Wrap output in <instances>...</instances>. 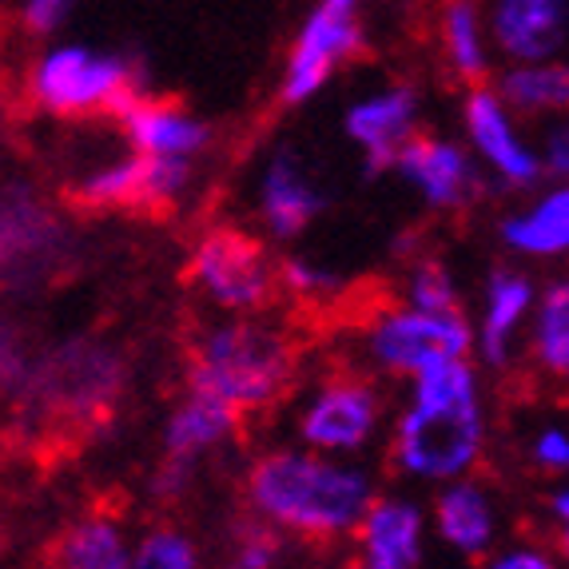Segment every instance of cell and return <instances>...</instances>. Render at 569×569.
Wrapping results in <instances>:
<instances>
[{"mask_svg":"<svg viewBox=\"0 0 569 569\" xmlns=\"http://www.w3.org/2000/svg\"><path fill=\"white\" fill-rule=\"evenodd\" d=\"M561 558L569 561V526H561Z\"/></svg>","mask_w":569,"mask_h":569,"instance_id":"obj_38","label":"cell"},{"mask_svg":"<svg viewBox=\"0 0 569 569\" xmlns=\"http://www.w3.org/2000/svg\"><path fill=\"white\" fill-rule=\"evenodd\" d=\"M299 438L319 455L355 458L375 442L382 427V395L367 375H327L299 407Z\"/></svg>","mask_w":569,"mask_h":569,"instance_id":"obj_8","label":"cell"},{"mask_svg":"<svg viewBox=\"0 0 569 569\" xmlns=\"http://www.w3.org/2000/svg\"><path fill=\"white\" fill-rule=\"evenodd\" d=\"M435 530L442 538V546L462 558L478 561L493 550V538H498V518H493L490 493L478 482H442L435 498Z\"/></svg>","mask_w":569,"mask_h":569,"instance_id":"obj_19","label":"cell"},{"mask_svg":"<svg viewBox=\"0 0 569 569\" xmlns=\"http://www.w3.org/2000/svg\"><path fill=\"white\" fill-rule=\"evenodd\" d=\"M4 379H12V359H9V339L0 331V382Z\"/></svg>","mask_w":569,"mask_h":569,"instance_id":"obj_37","label":"cell"},{"mask_svg":"<svg viewBox=\"0 0 569 569\" xmlns=\"http://www.w3.org/2000/svg\"><path fill=\"white\" fill-rule=\"evenodd\" d=\"M355 538H359V569H418L427 553V510L399 493L375 498Z\"/></svg>","mask_w":569,"mask_h":569,"instance_id":"obj_17","label":"cell"},{"mask_svg":"<svg viewBox=\"0 0 569 569\" xmlns=\"http://www.w3.org/2000/svg\"><path fill=\"white\" fill-rule=\"evenodd\" d=\"M402 303L418 307V311H435V315L462 311L455 276H450V267L435 256H418L415 263H410L407 283H402Z\"/></svg>","mask_w":569,"mask_h":569,"instance_id":"obj_27","label":"cell"},{"mask_svg":"<svg viewBox=\"0 0 569 569\" xmlns=\"http://www.w3.org/2000/svg\"><path fill=\"white\" fill-rule=\"evenodd\" d=\"M342 136L359 148L367 176L395 171V160L418 136V92L410 84H382L342 112Z\"/></svg>","mask_w":569,"mask_h":569,"instance_id":"obj_13","label":"cell"},{"mask_svg":"<svg viewBox=\"0 0 569 569\" xmlns=\"http://www.w3.org/2000/svg\"><path fill=\"white\" fill-rule=\"evenodd\" d=\"M72 200L92 211H152V168H148V156L128 148L123 156H112V160L88 168L72 183Z\"/></svg>","mask_w":569,"mask_h":569,"instance_id":"obj_21","label":"cell"},{"mask_svg":"<svg viewBox=\"0 0 569 569\" xmlns=\"http://www.w3.org/2000/svg\"><path fill=\"white\" fill-rule=\"evenodd\" d=\"M530 359L550 382L569 387V279H558L538 295L530 323Z\"/></svg>","mask_w":569,"mask_h":569,"instance_id":"obj_26","label":"cell"},{"mask_svg":"<svg viewBox=\"0 0 569 569\" xmlns=\"http://www.w3.org/2000/svg\"><path fill=\"white\" fill-rule=\"evenodd\" d=\"M295 379V342L267 319H223L196 335L188 351V390H203L239 415L267 410Z\"/></svg>","mask_w":569,"mask_h":569,"instance_id":"obj_3","label":"cell"},{"mask_svg":"<svg viewBox=\"0 0 569 569\" xmlns=\"http://www.w3.org/2000/svg\"><path fill=\"white\" fill-rule=\"evenodd\" d=\"M530 455H533V462H538L541 470H553V475H561V470H569V435H566V430H558V427L538 430Z\"/></svg>","mask_w":569,"mask_h":569,"instance_id":"obj_33","label":"cell"},{"mask_svg":"<svg viewBox=\"0 0 569 569\" xmlns=\"http://www.w3.org/2000/svg\"><path fill=\"white\" fill-rule=\"evenodd\" d=\"M256 211L263 219L267 236L279 243L299 239L327 211V188L315 180V171L307 168L299 148L279 143L263 160L256 180Z\"/></svg>","mask_w":569,"mask_h":569,"instance_id":"obj_12","label":"cell"},{"mask_svg":"<svg viewBox=\"0 0 569 569\" xmlns=\"http://www.w3.org/2000/svg\"><path fill=\"white\" fill-rule=\"evenodd\" d=\"M550 510H553V518H558L561 526H569V486H561L558 493L550 498Z\"/></svg>","mask_w":569,"mask_h":569,"instance_id":"obj_36","label":"cell"},{"mask_svg":"<svg viewBox=\"0 0 569 569\" xmlns=\"http://www.w3.org/2000/svg\"><path fill=\"white\" fill-rule=\"evenodd\" d=\"M533 291L530 276L513 271V267H493L482 291V315L475 327V351L486 367H506L513 355V339L522 331L526 315L533 311Z\"/></svg>","mask_w":569,"mask_h":569,"instance_id":"obj_18","label":"cell"},{"mask_svg":"<svg viewBox=\"0 0 569 569\" xmlns=\"http://www.w3.org/2000/svg\"><path fill=\"white\" fill-rule=\"evenodd\" d=\"M259 522V518H256ZM283 558V546H279L276 526H251L243 538L236 541V553H231V569H276Z\"/></svg>","mask_w":569,"mask_h":569,"instance_id":"obj_30","label":"cell"},{"mask_svg":"<svg viewBox=\"0 0 569 569\" xmlns=\"http://www.w3.org/2000/svg\"><path fill=\"white\" fill-rule=\"evenodd\" d=\"M279 287L303 303H327V299L342 295V279L315 256H287L279 263Z\"/></svg>","mask_w":569,"mask_h":569,"instance_id":"obj_29","label":"cell"},{"mask_svg":"<svg viewBox=\"0 0 569 569\" xmlns=\"http://www.w3.org/2000/svg\"><path fill=\"white\" fill-rule=\"evenodd\" d=\"M191 475H196V462H183V458L163 455V466L152 478V493L156 498H163V502H176V498L191 486Z\"/></svg>","mask_w":569,"mask_h":569,"instance_id":"obj_34","label":"cell"},{"mask_svg":"<svg viewBox=\"0 0 569 569\" xmlns=\"http://www.w3.org/2000/svg\"><path fill=\"white\" fill-rule=\"evenodd\" d=\"M541 168L558 183H569V116L550 123V132L541 136Z\"/></svg>","mask_w":569,"mask_h":569,"instance_id":"obj_32","label":"cell"},{"mask_svg":"<svg viewBox=\"0 0 569 569\" xmlns=\"http://www.w3.org/2000/svg\"><path fill=\"white\" fill-rule=\"evenodd\" d=\"M116 123H120L128 148L140 156H152V160L200 163L211 152V140H216V128L200 112H191L176 100H160L152 92H140L136 100H128Z\"/></svg>","mask_w":569,"mask_h":569,"instance_id":"obj_15","label":"cell"},{"mask_svg":"<svg viewBox=\"0 0 569 569\" xmlns=\"http://www.w3.org/2000/svg\"><path fill=\"white\" fill-rule=\"evenodd\" d=\"M502 243L518 256L553 259L569 251V183H558L530 208L502 219Z\"/></svg>","mask_w":569,"mask_h":569,"instance_id":"obj_23","label":"cell"},{"mask_svg":"<svg viewBox=\"0 0 569 569\" xmlns=\"http://www.w3.org/2000/svg\"><path fill=\"white\" fill-rule=\"evenodd\" d=\"M80 0H17V20L29 37H57Z\"/></svg>","mask_w":569,"mask_h":569,"instance_id":"obj_31","label":"cell"},{"mask_svg":"<svg viewBox=\"0 0 569 569\" xmlns=\"http://www.w3.org/2000/svg\"><path fill=\"white\" fill-rule=\"evenodd\" d=\"M123 382V362L108 347L96 342H64L52 355L29 367V379L20 382L32 402H40L52 415L92 418L116 399Z\"/></svg>","mask_w":569,"mask_h":569,"instance_id":"obj_9","label":"cell"},{"mask_svg":"<svg viewBox=\"0 0 569 569\" xmlns=\"http://www.w3.org/2000/svg\"><path fill=\"white\" fill-rule=\"evenodd\" d=\"M482 569H558V566H553L550 553L533 550V546H513V550L493 553Z\"/></svg>","mask_w":569,"mask_h":569,"instance_id":"obj_35","label":"cell"},{"mask_svg":"<svg viewBox=\"0 0 569 569\" xmlns=\"http://www.w3.org/2000/svg\"><path fill=\"white\" fill-rule=\"evenodd\" d=\"M399 180L418 191L430 211H466L482 196V171L470 160L462 143L447 136L418 132L395 160Z\"/></svg>","mask_w":569,"mask_h":569,"instance_id":"obj_14","label":"cell"},{"mask_svg":"<svg viewBox=\"0 0 569 569\" xmlns=\"http://www.w3.org/2000/svg\"><path fill=\"white\" fill-rule=\"evenodd\" d=\"M29 100L57 120H92L120 116L128 100L148 92L143 64L116 48L84 44V40H48L29 64Z\"/></svg>","mask_w":569,"mask_h":569,"instance_id":"obj_4","label":"cell"},{"mask_svg":"<svg viewBox=\"0 0 569 569\" xmlns=\"http://www.w3.org/2000/svg\"><path fill=\"white\" fill-rule=\"evenodd\" d=\"M482 447V382L470 359H442L418 370L390 438V458L399 475L415 482H455L475 470Z\"/></svg>","mask_w":569,"mask_h":569,"instance_id":"obj_2","label":"cell"},{"mask_svg":"<svg viewBox=\"0 0 569 569\" xmlns=\"http://www.w3.org/2000/svg\"><path fill=\"white\" fill-rule=\"evenodd\" d=\"M239 418L243 415L231 410L228 402L211 399L203 390H188L163 422V455L200 466V458H208L236 435Z\"/></svg>","mask_w":569,"mask_h":569,"instance_id":"obj_20","label":"cell"},{"mask_svg":"<svg viewBox=\"0 0 569 569\" xmlns=\"http://www.w3.org/2000/svg\"><path fill=\"white\" fill-rule=\"evenodd\" d=\"M462 128L470 148L478 152L482 168L490 171L493 180H502L506 188H533L546 176L541 168V152H533L530 143L522 140L513 112L506 104L498 88H470L462 100Z\"/></svg>","mask_w":569,"mask_h":569,"instance_id":"obj_11","label":"cell"},{"mask_svg":"<svg viewBox=\"0 0 569 569\" xmlns=\"http://www.w3.org/2000/svg\"><path fill=\"white\" fill-rule=\"evenodd\" d=\"M438 37H442V57H447V68L455 72V80L478 88L490 77L493 44L478 0H442Z\"/></svg>","mask_w":569,"mask_h":569,"instance_id":"obj_22","label":"cell"},{"mask_svg":"<svg viewBox=\"0 0 569 569\" xmlns=\"http://www.w3.org/2000/svg\"><path fill=\"white\" fill-rule=\"evenodd\" d=\"M475 347V327L462 311L435 315L418 311V307H382L370 315L367 331H362V351L370 367L395 379H415L418 370L442 359H466Z\"/></svg>","mask_w":569,"mask_h":569,"instance_id":"obj_6","label":"cell"},{"mask_svg":"<svg viewBox=\"0 0 569 569\" xmlns=\"http://www.w3.org/2000/svg\"><path fill=\"white\" fill-rule=\"evenodd\" d=\"M132 569H200V550L183 530L156 526L136 541Z\"/></svg>","mask_w":569,"mask_h":569,"instance_id":"obj_28","label":"cell"},{"mask_svg":"<svg viewBox=\"0 0 569 569\" xmlns=\"http://www.w3.org/2000/svg\"><path fill=\"white\" fill-rule=\"evenodd\" d=\"M64 256V228L32 188H0V283H32Z\"/></svg>","mask_w":569,"mask_h":569,"instance_id":"obj_10","label":"cell"},{"mask_svg":"<svg viewBox=\"0 0 569 569\" xmlns=\"http://www.w3.org/2000/svg\"><path fill=\"white\" fill-rule=\"evenodd\" d=\"M498 96L518 116H566L569 112V64H513L498 77Z\"/></svg>","mask_w":569,"mask_h":569,"instance_id":"obj_25","label":"cell"},{"mask_svg":"<svg viewBox=\"0 0 569 569\" xmlns=\"http://www.w3.org/2000/svg\"><path fill=\"white\" fill-rule=\"evenodd\" d=\"M486 29L510 64H546L569 44V0H493Z\"/></svg>","mask_w":569,"mask_h":569,"instance_id":"obj_16","label":"cell"},{"mask_svg":"<svg viewBox=\"0 0 569 569\" xmlns=\"http://www.w3.org/2000/svg\"><path fill=\"white\" fill-rule=\"evenodd\" d=\"M188 279L219 311L256 315L276 295L279 267L271 263L259 239L243 236L236 228H211L191 247Z\"/></svg>","mask_w":569,"mask_h":569,"instance_id":"obj_7","label":"cell"},{"mask_svg":"<svg viewBox=\"0 0 569 569\" xmlns=\"http://www.w3.org/2000/svg\"><path fill=\"white\" fill-rule=\"evenodd\" d=\"M379 493L370 470L319 450H271L247 470V506L259 522L295 538H347Z\"/></svg>","mask_w":569,"mask_h":569,"instance_id":"obj_1","label":"cell"},{"mask_svg":"<svg viewBox=\"0 0 569 569\" xmlns=\"http://www.w3.org/2000/svg\"><path fill=\"white\" fill-rule=\"evenodd\" d=\"M367 44L362 32V0H311L295 40L287 48L279 100L283 108H303L323 92L342 64H351Z\"/></svg>","mask_w":569,"mask_h":569,"instance_id":"obj_5","label":"cell"},{"mask_svg":"<svg viewBox=\"0 0 569 569\" xmlns=\"http://www.w3.org/2000/svg\"><path fill=\"white\" fill-rule=\"evenodd\" d=\"M136 541L112 513H84L57 546V569H132Z\"/></svg>","mask_w":569,"mask_h":569,"instance_id":"obj_24","label":"cell"}]
</instances>
